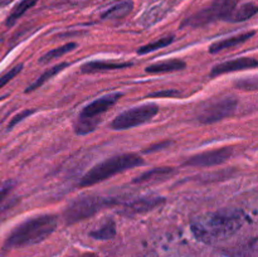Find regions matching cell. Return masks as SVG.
Instances as JSON below:
<instances>
[{
    "instance_id": "2",
    "label": "cell",
    "mask_w": 258,
    "mask_h": 257,
    "mask_svg": "<svg viewBox=\"0 0 258 257\" xmlns=\"http://www.w3.org/2000/svg\"><path fill=\"white\" fill-rule=\"evenodd\" d=\"M58 224L55 214H40L18 224L4 243L5 249L22 248L44 241L54 232Z\"/></svg>"
},
{
    "instance_id": "14",
    "label": "cell",
    "mask_w": 258,
    "mask_h": 257,
    "mask_svg": "<svg viewBox=\"0 0 258 257\" xmlns=\"http://www.w3.org/2000/svg\"><path fill=\"white\" fill-rule=\"evenodd\" d=\"M254 34H256V32H254V30H251V32L242 33V34L234 35V37L218 40V42L213 43V44L209 47V52H211L212 54H216V53L222 52V50L231 49V48L237 47V45L243 44L244 42H247L248 39H251Z\"/></svg>"
},
{
    "instance_id": "1",
    "label": "cell",
    "mask_w": 258,
    "mask_h": 257,
    "mask_svg": "<svg viewBox=\"0 0 258 257\" xmlns=\"http://www.w3.org/2000/svg\"><path fill=\"white\" fill-rule=\"evenodd\" d=\"M242 226V217L237 211H223L201 217L191 224V231L203 242L223 241L233 236Z\"/></svg>"
},
{
    "instance_id": "22",
    "label": "cell",
    "mask_w": 258,
    "mask_h": 257,
    "mask_svg": "<svg viewBox=\"0 0 258 257\" xmlns=\"http://www.w3.org/2000/svg\"><path fill=\"white\" fill-rule=\"evenodd\" d=\"M116 234V224L112 219H108L106 221L102 226L98 229H95L90 233L91 237L96 239H101V241H106V239H111L112 237H115Z\"/></svg>"
},
{
    "instance_id": "25",
    "label": "cell",
    "mask_w": 258,
    "mask_h": 257,
    "mask_svg": "<svg viewBox=\"0 0 258 257\" xmlns=\"http://www.w3.org/2000/svg\"><path fill=\"white\" fill-rule=\"evenodd\" d=\"M237 88L239 90H249V91H256L257 90V78L252 77L249 80H241L238 82L234 83Z\"/></svg>"
},
{
    "instance_id": "16",
    "label": "cell",
    "mask_w": 258,
    "mask_h": 257,
    "mask_svg": "<svg viewBox=\"0 0 258 257\" xmlns=\"http://www.w3.org/2000/svg\"><path fill=\"white\" fill-rule=\"evenodd\" d=\"M258 8L254 3H246V4L237 5L233 12L228 15L226 22L229 23H242L251 19L252 17L257 14Z\"/></svg>"
},
{
    "instance_id": "15",
    "label": "cell",
    "mask_w": 258,
    "mask_h": 257,
    "mask_svg": "<svg viewBox=\"0 0 258 257\" xmlns=\"http://www.w3.org/2000/svg\"><path fill=\"white\" fill-rule=\"evenodd\" d=\"M185 62L178 58H171V59L160 60V62H155L153 65H149L145 68L146 73H169V72H176V71H183L185 68Z\"/></svg>"
},
{
    "instance_id": "13",
    "label": "cell",
    "mask_w": 258,
    "mask_h": 257,
    "mask_svg": "<svg viewBox=\"0 0 258 257\" xmlns=\"http://www.w3.org/2000/svg\"><path fill=\"white\" fill-rule=\"evenodd\" d=\"M133 66L131 62H116V60H91L81 67L82 73H100L107 71L125 70Z\"/></svg>"
},
{
    "instance_id": "28",
    "label": "cell",
    "mask_w": 258,
    "mask_h": 257,
    "mask_svg": "<svg viewBox=\"0 0 258 257\" xmlns=\"http://www.w3.org/2000/svg\"><path fill=\"white\" fill-rule=\"evenodd\" d=\"M170 141H163V143L160 144H155V145L150 146V148H148L146 150H144V153L146 154H150V153H154V151H158V150H163V149L168 148L169 145H170Z\"/></svg>"
},
{
    "instance_id": "11",
    "label": "cell",
    "mask_w": 258,
    "mask_h": 257,
    "mask_svg": "<svg viewBox=\"0 0 258 257\" xmlns=\"http://www.w3.org/2000/svg\"><path fill=\"white\" fill-rule=\"evenodd\" d=\"M164 202H165V198L163 197H144V198L135 199V201L125 204L122 209H120L118 212L123 216H136V214L153 211L156 207L161 206Z\"/></svg>"
},
{
    "instance_id": "20",
    "label": "cell",
    "mask_w": 258,
    "mask_h": 257,
    "mask_svg": "<svg viewBox=\"0 0 258 257\" xmlns=\"http://www.w3.org/2000/svg\"><path fill=\"white\" fill-rule=\"evenodd\" d=\"M37 3L38 0H20V2L13 8L12 12H10L9 17L5 20V25L9 28L13 27V25L17 23V20L19 19V18H22L23 15H24V13H27L28 10H29L30 8L34 7Z\"/></svg>"
},
{
    "instance_id": "7",
    "label": "cell",
    "mask_w": 258,
    "mask_h": 257,
    "mask_svg": "<svg viewBox=\"0 0 258 257\" xmlns=\"http://www.w3.org/2000/svg\"><path fill=\"white\" fill-rule=\"evenodd\" d=\"M159 112V107L155 103H145V105L135 106L128 110L123 111L120 115L116 116L111 122V127L113 130H128L135 126H140L143 123L149 122L156 113Z\"/></svg>"
},
{
    "instance_id": "26",
    "label": "cell",
    "mask_w": 258,
    "mask_h": 257,
    "mask_svg": "<svg viewBox=\"0 0 258 257\" xmlns=\"http://www.w3.org/2000/svg\"><path fill=\"white\" fill-rule=\"evenodd\" d=\"M33 113H34V110H24L20 113H18V115L9 122V125H8V130H12L17 123H19L20 121H23L25 117H28V116L33 115Z\"/></svg>"
},
{
    "instance_id": "29",
    "label": "cell",
    "mask_w": 258,
    "mask_h": 257,
    "mask_svg": "<svg viewBox=\"0 0 258 257\" xmlns=\"http://www.w3.org/2000/svg\"><path fill=\"white\" fill-rule=\"evenodd\" d=\"M78 257H97V256L93 253H86V254H82V256H78Z\"/></svg>"
},
{
    "instance_id": "18",
    "label": "cell",
    "mask_w": 258,
    "mask_h": 257,
    "mask_svg": "<svg viewBox=\"0 0 258 257\" xmlns=\"http://www.w3.org/2000/svg\"><path fill=\"white\" fill-rule=\"evenodd\" d=\"M15 186L14 180H5L0 183V214L14 206L15 199L12 197L13 189Z\"/></svg>"
},
{
    "instance_id": "9",
    "label": "cell",
    "mask_w": 258,
    "mask_h": 257,
    "mask_svg": "<svg viewBox=\"0 0 258 257\" xmlns=\"http://www.w3.org/2000/svg\"><path fill=\"white\" fill-rule=\"evenodd\" d=\"M232 154H233V149L229 146H224V148L204 151V153L190 156L184 161L183 165L194 166V168H208V166L221 165L231 158Z\"/></svg>"
},
{
    "instance_id": "30",
    "label": "cell",
    "mask_w": 258,
    "mask_h": 257,
    "mask_svg": "<svg viewBox=\"0 0 258 257\" xmlns=\"http://www.w3.org/2000/svg\"><path fill=\"white\" fill-rule=\"evenodd\" d=\"M3 98H5V97H0V100H3Z\"/></svg>"
},
{
    "instance_id": "10",
    "label": "cell",
    "mask_w": 258,
    "mask_h": 257,
    "mask_svg": "<svg viewBox=\"0 0 258 257\" xmlns=\"http://www.w3.org/2000/svg\"><path fill=\"white\" fill-rule=\"evenodd\" d=\"M257 66V59L253 57L236 58V59L227 60V62L219 63V65L214 66L211 71V76L212 77H217V76L226 75V73L238 72V71L244 70H252V68H256Z\"/></svg>"
},
{
    "instance_id": "12",
    "label": "cell",
    "mask_w": 258,
    "mask_h": 257,
    "mask_svg": "<svg viewBox=\"0 0 258 257\" xmlns=\"http://www.w3.org/2000/svg\"><path fill=\"white\" fill-rule=\"evenodd\" d=\"M175 173V168H171V166L154 168L151 169V170L145 171V173H143L141 175H139L138 178L134 179L133 181L135 184H156L161 183V181H165L166 179L173 176Z\"/></svg>"
},
{
    "instance_id": "24",
    "label": "cell",
    "mask_w": 258,
    "mask_h": 257,
    "mask_svg": "<svg viewBox=\"0 0 258 257\" xmlns=\"http://www.w3.org/2000/svg\"><path fill=\"white\" fill-rule=\"evenodd\" d=\"M22 70H23V65L20 63V65L14 66V67L10 68L8 72H5L4 75L0 76V88H3L7 83H9L13 78L17 77V76L22 72Z\"/></svg>"
},
{
    "instance_id": "23",
    "label": "cell",
    "mask_w": 258,
    "mask_h": 257,
    "mask_svg": "<svg viewBox=\"0 0 258 257\" xmlns=\"http://www.w3.org/2000/svg\"><path fill=\"white\" fill-rule=\"evenodd\" d=\"M174 42V35H168V37H163L158 40H154V42L149 43V44L143 45L138 49L139 54H148V53L155 52V50L161 49V48H165L168 45H170Z\"/></svg>"
},
{
    "instance_id": "21",
    "label": "cell",
    "mask_w": 258,
    "mask_h": 257,
    "mask_svg": "<svg viewBox=\"0 0 258 257\" xmlns=\"http://www.w3.org/2000/svg\"><path fill=\"white\" fill-rule=\"evenodd\" d=\"M76 48H77V43H73V42L67 43V44L62 45V47L54 48V49L49 50V52H47L45 54H43L42 57H40L39 63H48L53 59H57V58H60L62 55L75 50Z\"/></svg>"
},
{
    "instance_id": "5",
    "label": "cell",
    "mask_w": 258,
    "mask_h": 257,
    "mask_svg": "<svg viewBox=\"0 0 258 257\" xmlns=\"http://www.w3.org/2000/svg\"><path fill=\"white\" fill-rule=\"evenodd\" d=\"M117 201L111 198H103L100 196H82L73 199L63 212V218L67 224H73L87 219L106 207L113 206Z\"/></svg>"
},
{
    "instance_id": "3",
    "label": "cell",
    "mask_w": 258,
    "mask_h": 257,
    "mask_svg": "<svg viewBox=\"0 0 258 257\" xmlns=\"http://www.w3.org/2000/svg\"><path fill=\"white\" fill-rule=\"evenodd\" d=\"M144 165V159L140 155L134 153L120 154V155L111 156L101 163L96 164L93 168H91L85 175L81 178L80 186L87 188L95 184L105 181L107 179L112 178L116 174H120L128 169L136 168V166Z\"/></svg>"
},
{
    "instance_id": "6",
    "label": "cell",
    "mask_w": 258,
    "mask_h": 257,
    "mask_svg": "<svg viewBox=\"0 0 258 257\" xmlns=\"http://www.w3.org/2000/svg\"><path fill=\"white\" fill-rule=\"evenodd\" d=\"M239 2L241 0H213L208 8H204L186 18L181 23V28H201L217 20H226Z\"/></svg>"
},
{
    "instance_id": "17",
    "label": "cell",
    "mask_w": 258,
    "mask_h": 257,
    "mask_svg": "<svg viewBox=\"0 0 258 257\" xmlns=\"http://www.w3.org/2000/svg\"><path fill=\"white\" fill-rule=\"evenodd\" d=\"M134 9V3L131 0H125V2L117 3V4L112 5L110 9L102 13L101 18L107 20H118L122 18L127 17Z\"/></svg>"
},
{
    "instance_id": "8",
    "label": "cell",
    "mask_w": 258,
    "mask_h": 257,
    "mask_svg": "<svg viewBox=\"0 0 258 257\" xmlns=\"http://www.w3.org/2000/svg\"><path fill=\"white\" fill-rule=\"evenodd\" d=\"M237 107L234 97H222L219 100L203 103L197 111V117L202 123H214L233 115Z\"/></svg>"
},
{
    "instance_id": "27",
    "label": "cell",
    "mask_w": 258,
    "mask_h": 257,
    "mask_svg": "<svg viewBox=\"0 0 258 257\" xmlns=\"http://www.w3.org/2000/svg\"><path fill=\"white\" fill-rule=\"evenodd\" d=\"M180 96V92L178 90H163V91H159V92H154L150 93L148 97H178Z\"/></svg>"
},
{
    "instance_id": "4",
    "label": "cell",
    "mask_w": 258,
    "mask_h": 257,
    "mask_svg": "<svg viewBox=\"0 0 258 257\" xmlns=\"http://www.w3.org/2000/svg\"><path fill=\"white\" fill-rule=\"evenodd\" d=\"M122 97L121 92L108 93V95L102 96L97 100L88 103L78 116L77 121L75 123V133L77 135H87L96 130L98 123L101 122V116L110 110L118 100Z\"/></svg>"
},
{
    "instance_id": "19",
    "label": "cell",
    "mask_w": 258,
    "mask_h": 257,
    "mask_svg": "<svg viewBox=\"0 0 258 257\" xmlns=\"http://www.w3.org/2000/svg\"><path fill=\"white\" fill-rule=\"evenodd\" d=\"M66 67H68V63L67 62H62V63H59V65L54 66V67L48 68V70L45 71V72H43L42 75H40L39 78H37V80H35V82H33L32 85L29 86V87L25 88L24 92L25 93H29V92H33V91H35V90H37V88H39L40 86L44 85V83L47 82V81H49L50 78L54 77L55 75H58V73H59V72H62V71L64 70Z\"/></svg>"
}]
</instances>
